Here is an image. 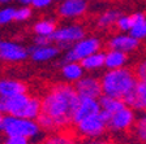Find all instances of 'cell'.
Segmentation results:
<instances>
[{
    "label": "cell",
    "instance_id": "cell-33",
    "mask_svg": "<svg viewBox=\"0 0 146 144\" xmlns=\"http://www.w3.org/2000/svg\"><path fill=\"white\" fill-rule=\"evenodd\" d=\"M81 144H110L106 140H99V139H89V140L82 141Z\"/></svg>",
    "mask_w": 146,
    "mask_h": 144
},
{
    "label": "cell",
    "instance_id": "cell-9",
    "mask_svg": "<svg viewBox=\"0 0 146 144\" xmlns=\"http://www.w3.org/2000/svg\"><path fill=\"white\" fill-rule=\"evenodd\" d=\"M100 110H102V108H100V104L97 99H93V97H81L80 96V101L76 108V112H74L73 122L78 123L82 120L90 117V116L98 114Z\"/></svg>",
    "mask_w": 146,
    "mask_h": 144
},
{
    "label": "cell",
    "instance_id": "cell-22",
    "mask_svg": "<svg viewBox=\"0 0 146 144\" xmlns=\"http://www.w3.org/2000/svg\"><path fill=\"white\" fill-rule=\"evenodd\" d=\"M120 13L115 9H110L107 12H104L103 14L98 18V27L100 29H107V27L112 26L113 24L117 22V20L120 18Z\"/></svg>",
    "mask_w": 146,
    "mask_h": 144
},
{
    "label": "cell",
    "instance_id": "cell-1",
    "mask_svg": "<svg viewBox=\"0 0 146 144\" xmlns=\"http://www.w3.org/2000/svg\"><path fill=\"white\" fill-rule=\"evenodd\" d=\"M80 101L76 88L69 84H58L50 91L42 101V113L54 120L56 127L73 122L74 112Z\"/></svg>",
    "mask_w": 146,
    "mask_h": 144
},
{
    "label": "cell",
    "instance_id": "cell-15",
    "mask_svg": "<svg viewBox=\"0 0 146 144\" xmlns=\"http://www.w3.org/2000/svg\"><path fill=\"white\" fill-rule=\"evenodd\" d=\"M26 92V86L20 81H13V79H3L0 81V97H12V96L20 95V93Z\"/></svg>",
    "mask_w": 146,
    "mask_h": 144
},
{
    "label": "cell",
    "instance_id": "cell-12",
    "mask_svg": "<svg viewBox=\"0 0 146 144\" xmlns=\"http://www.w3.org/2000/svg\"><path fill=\"white\" fill-rule=\"evenodd\" d=\"M27 56V51L20 44L12 42H0V59L5 61H22Z\"/></svg>",
    "mask_w": 146,
    "mask_h": 144
},
{
    "label": "cell",
    "instance_id": "cell-19",
    "mask_svg": "<svg viewBox=\"0 0 146 144\" xmlns=\"http://www.w3.org/2000/svg\"><path fill=\"white\" fill-rule=\"evenodd\" d=\"M99 104H100L102 110L107 112V113H110V114L116 113L117 110H120V109H123L125 107L124 100L117 99V97H112V96H108V95L100 96Z\"/></svg>",
    "mask_w": 146,
    "mask_h": 144
},
{
    "label": "cell",
    "instance_id": "cell-30",
    "mask_svg": "<svg viewBox=\"0 0 146 144\" xmlns=\"http://www.w3.org/2000/svg\"><path fill=\"white\" fill-rule=\"evenodd\" d=\"M4 144H29L26 136H8Z\"/></svg>",
    "mask_w": 146,
    "mask_h": 144
},
{
    "label": "cell",
    "instance_id": "cell-25",
    "mask_svg": "<svg viewBox=\"0 0 146 144\" xmlns=\"http://www.w3.org/2000/svg\"><path fill=\"white\" fill-rule=\"evenodd\" d=\"M44 144H74V141H73L72 136L60 134V135H54L47 138Z\"/></svg>",
    "mask_w": 146,
    "mask_h": 144
},
{
    "label": "cell",
    "instance_id": "cell-10",
    "mask_svg": "<svg viewBox=\"0 0 146 144\" xmlns=\"http://www.w3.org/2000/svg\"><path fill=\"white\" fill-rule=\"evenodd\" d=\"M76 91L81 97H93V99H97V97H100L102 93H103L102 82L98 81L97 78H93V77L81 78L80 81H77Z\"/></svg>",
    "mask_w": 146,
    "mask_h": 144
},
{
    "label": "cell",
    "instance_id": "cell-27",
    "mask_svg": "<svg viewBox=\"0 0 146 144\" xmlns=\"http://www.w3.org/2000/svg\"><path fill=\"white\" fill-rule=\"evenodd\" d=\"M15 13L16 9L13 8H5L3 11H0V25H5L15 20Z\"/></svg>",
    "mask_w": 146,
    "mask_h": 144
},
{
    "label": "cell",
    "instance_id": "cell-29",
    "mask_svg": "<svg viewBox=\"0 0 146 144\" xmlns=\"http://www.w3.org/2000/svg\"><path fill=\"white\" fill-rule=\"evenodd\" d=\"M134 75H136V78L138 79V81L146 82V60L141 61V62L136 66Z\"/></svg>",
    "mask_w": 146,
    "mask_h": 144
},
{
    "label": "cell",
    "instance_id": "cell-28",
    "mask_svg": "<svg viewBox=\"0 0 146 144\" xmlns=\"http://www.w3.org/2000/svg\"><path fill=\"white\" fill-rule=\"evenodd\" d=\"M31 11L27 7H22L20 9H16L15 13V21H26L27 18H30Z\"/></svg>",
    "mask_w": 146,
    "mask_h": 144
},
{
    "label": "cell",
    "instance_id": "cell-11",
    "mask_svg": "<svg viewBox=\"0 0 146 144\" xmlns=\"http://www.w3.org/2000/svg\"><path fill=\"white\" fill-rule=\"evenodd\" d=\"M124 103L132 109L146 110V82H137L136 88L124 97Z\"/></svg>",
    "mask_w": 146,
    "mask_h": 144
},
{
    "label": "cell",
    "instance_id": "cell-17",
    "mask_svg": "<svg viewBox=\"0 0 146 144\" xmlns=\"http://www.w3.org/2000/svg\"><path fill=\"white\" fill-rule=\"evenodd\" d=\"M31 59L34 61H47L51 60L59 53V48L52 47V45H35L30 49Z\"/></svg>",
    "mask_w": 146,
    "mask_h": 144
},
{
    "label": "cell",
    "instance_id": "cell-5",
    "mask_svg": "<svg viewBox=\"0 0 146 144\" xmlns=\"http://www.w3.org/2000/svg\"><path fill=\"white\" fill-rule=\"evenodd\" d=\"M100 48V42L97 38H85L81 39L80 42H76V44L73 45L68 51L65 60L68 62H77V61L84 60L85 57L90 56L93 53H97Z\"/></svg>",
    "mask_w": 146,
    "mask_h": 144
},
{
    "label": "cell",
    "instance_id": "cell-16",
    "mask_svg": "<svg viewBox=\"0 0 146 144\" xmlns=\"http://www.w3.org/2000/svg\"><path fill=\"white\" fill-rule=\"evenodd\" d=\"M132 29L129 31L133 38L141 40L146 38V16L141 12H137L134 14H132Z\"/></svg>",
    "mask_w": 146,
    "mask_h": 144
},
{
    "label": "cell",
    "instance_id": "cell-8",
    "mask_svg": "<svg viewBox=\"0 0 146 144\" xmlns=\"http://www.w3.org/2000/svg\"><path fill=\"white\" fill-rule=\"evenodd\" d=\"M85 36V31L80 26H67L61 27V29H56L54 35L51 36L54 42H58L61 47H68L70 43L73 42H80L84 39Z\"/></svg>",
    "mask_w": 146,
    "mask_h": 144
},
{
    "label": "cell",
    "instance_id": "cell-34",
    "mask_svg": "<svg viewBox=\"0 0 146 144\" xmlns=\"http://www.w3.org/2000/svg\"><path fill=\"white\" fill-rule=\"evenodd\" d=\"M3 110H1V104H0V129H1V126H3V122H4V117H3Z\"/></svg>",
    "mask_w": 146,
    "mask_h": 144
},
{
    "label": "cell",
    "instance_id": "cell-31",
    "mask_svg": "<svg viewBox=\"0 0 146 144\" xmlns=\"http://www.w3.org/2000/svg\"><path fill=\"white\" fill-rule=\"evenodd\" d=\"M51 40H52L51 36H36L35 45H48Z\"/></svg>",
    "mask_w": 146,
    "mask_h": 144
},
{
    "label": "cell",
    "instance_id": "cell-26",
    "mask_svg": "<svg viewBox=\"0 0 146 144\" xmlns=\"http://www.w3.org/2000/svg\"><path fill=\"white\" fill-rule=\"evenodd\" d=\"M132 16H120V18L116 22V26H117L119 30L121 31H131L132 29Z\"/></svg>",
    "mask_w": 146,
    "mask_h": 144
},
{
    "label": "cell",
    "instance_id": "cell-21",
    "mask_svg": "<svg viewBox=\"0 0 146 144\" xmlns=\"http://www.w3.org/2000/svg\"><path fill=\"white\" fill-rule=\"evenodd\" d=\"M84 74V68L81 64L68 62L63 66V75L68 81H80Z\"/></svg>",
    "mask_w": 146,
    "mask_h": 144
},
{
    "label": "cell",
    "instance_id": "cell-23",
    "mask_svg": "<svg viewBox=\"0 0 146 144\" xmlns=\"http://www.w3.org/2000/svg\"><path fill=\"white\" fill-rule=\"evenodd\" d=\"M34 31L38 36H52L56 31V25L54 21H39L34 25Z\"/></svg>",
    "mask_w": 146,
    "mask_h": 144
},
{
    "label": "cell",
    "instance_id": "cell-3",
    "mask_svg": "<svg viewBox=\"0 0 146 144\" xmlns=\"http://www.w3.org/2000/svg\"><path fill=\"white\" fill-rule=\"evenodd\" d=\"M1 130L8 136H26V138H31V136H35L38 134L39 125L34 122L33 120L15 117V116H7V117H4Z\"/></svg>",
    "mask_w": 146,
    "mask_h": 144
},
{
    "label": "cell",
    "instance_id": "cell-32",
    "mask_svg": "<svg viewBox=\"0 0 146 144\" xmlns=\"http://www.w3.org/2000/svg\"><path fill=\"white\" fill-rule=\"evenodd\" d=\"M52 0H33V5L35 7V8H44V7L50 5L51 4Z\"/></svg>",
    "mask_w": 146,
    "mask_h": 144
},
{
    "label": "cell",
    "instance_id": "cell-20",
    "mask_svg": "<svg viewBox=\"0 0 146 144\" xmlns=\"http://www.w3.org/2000/svg\"><path fill=\"white\" fill-rule=\"evenodd\" d=\"M81 65L84 69L86 70H95L102 68L103 65H106V55L97 52V53H93L90 56L85 57L84 60H81Z\"/></svg>",
    "mask_w": 146,
    "mask_h": 144
},
{
    "label": "cell",
    "instance_id": "cell-18",
    "mask_svg": "<svg viewBox=\"0 0 146 144\" xmlns=\"http://www.w3.org/2000/svg\"><path fill=\"white\" fill-rule=\"evenodd\" d=\"M127 62V53L116 49H108L106 53V66L110 70H115L124 68Z\"/></svg>",
    "mask_w": 146,
    "mask_h": 144
},
{
    "label": "cell",
    "instance_id": "cell-4",
    "mask_svg": "<svg viewBox=\"0 0 146 144\" xmlns=\"http://www.w3.org/2000/svg\"><path fill=\"white\" fill-rule=\"evenodd\" d=\"M112 114L107 113L104 110H100L98 114L90 116V117L82 120L77 123V130L82 136H86L89 139L98 138L106 131L108 126V121Z\"/></svg>",
    "mask_w": 146,
    "mask_h": 144
},
{
    "label": "cell",
    "instance_id": "cell-36",
    "mask_svg": "<svg viewBox=\"0 0 146 144\" xmlns=\"http://www.w3.org/2000/svg\"><path fill=\"white\" fill-rule=\"evenodd\" d=\"M7 1H9V0H0V3H7Z\"/></svg>",
    "mask_w": 146,
    "mask_h": 144
},
{
    "label": "cell",
    "instance_id": "cell-2",
    "mask_svg": "<svg viewBox=\"0 0 146 144\" xmlns=\"http://www.w3.org/2000/svg\"><path fill=\"white\" fill-rule=\"evenodd\" d=\"M103 95L124 100L127 95L132 92L137 86V78L131 69L120 68V69L110 70L102 78Z\"/></svg>",
    "mask_w": 146,
    "mask_h": 144
},
{
    "label": "cell",
    "instance_id": "cell-14",
    "mask_svg": "<svg viewBox=\"0 0 146 144\" xmlns=\"http://www.w3.org/2000/svg\"><path fill=\"white\" fill-rule=\"evenodd\" d=\"M86 1L85 0H64L59 5L58 12L60 16L67 18H73L82 16L86 11Z\"/></svg>",
    "mask_w": 146,
    "mask_h": 144
},
{
    "label": "cell",
    "instance_id": "cell-24",
    "mask_svg": "<svg viewBox=\"0 0 146 144\" xmlns=\"http://www.w3.org/2000/svg\"><path fill=\"white\" fill-rule=\"evenodd\" d=\"M134 135L140 143L146 144V113L142 114L134 123Z\"/></svg>",
    "mask_w": 146,
    "mask_h": 144
},
{
    "label": "cell",
    "instance_id": "cell-35",
    "mask_svg": "<svg viewBox=\"0 0 146 144\" xmlns=\"http://www.w3.org/2000/svg\"><path fill=\"white\" fill-rule=\"evenodd\" d=\"M18 1H20V3H22V4H25V5L33 3V0H18Z\"/></svg>",
    "mask_w": 146,
    "mask_h": 144
},
{
    "label": "cell",
    "instance_id": "cell-6",
    "mask_svg": "<svg viewBox=\"0 0 146 144\" xmlns=\"http://www.w3.org/2000/svg\"><path fill=\"white\" fill-rule=\"evenodd\" d=\"M30 97L26 93H20V95L12 96V97H5V99H0L1 104V110L8 113L9 116H15V117H24L25 109L29 104Z\"/></svg>",
    "mask_w": 146,
    "mask_h": 144
},
{
    "label": "cell",
    "instance_id": "cell-13",
    "mask_svg": "<svg viewBox=\"0 0 146 144\" xmlns=\"http://www.w3.org/2000/svg\"><path fill=\"white\" fill-rule=\"evenodd\" d=\"M138 45H140V40L133 38L131 34L129 35H125V34L116 35L113 38H111L108 42L110 49H116V51H121L125 52V53L134 51L136 48H138Z\"/></svg>",
    "mask_w": 146,
    "mask_h": 144
},
{
    "label": "cell",
    "instance_id": "cell-7",
    "mask_svg": "<svg viewBox=\"0 0 146 144\" xmlns=\"http://www.w3.org/2000/svg\"><path fill=\"white\" fill-rule=\"evenodd\" d=\"M134 123V113L132 108L125 105L123 109L117 110L111 116L108 121V127L112 131H127Z\"/></svg>",
    "mask_w": 146,
    "mask_h": 144
}]
</instances>
